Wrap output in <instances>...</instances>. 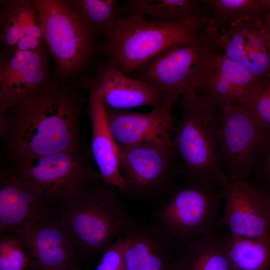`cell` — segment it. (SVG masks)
Listing matches in <instances>:
<instances>
[{"label":"cell","instance_id":"6da1fadb","mask_svg":"<svg viewBox=\"0 0 270 270\" xmlns=\"http://www.w3.org/2000/svg\"><path fill=\"white\" fill-rule=\"evenodd\" d=\"M84 98L76 90L48 80L0 114V132L16 162L84 148L79 120Z\"/></svg>","mask_w":270,"mask_h":270},{"label":"cell","instance_id":"7a4b0ae2","mask_svg":"<svg viewBox=\"0 0 270 270\" xmlns=\"http://www.w3.org/2000/svg\"><path fill=\"white\" fill-rule=\"evenodd\" d=\"M210 24L208 14L178 20L122 16L105 36L101 50L126 74L164 50L198 38Z\"/></svg>","mask_w":270,"mask_h":270},{"label":"cell","instance_id":"3957f363","mask_svg":"<svg viewBox=\"0 0 270 270\" xmlns=\"http://www.w3.org/2000/svg\"><path fill=\"white\" fill-rule=\"evenodd\" d=\"M182 98L172 142L180 159L178 174L186 182L221 186L226 177L220 158L218 106L196 92Z\"/></svg>","mask_w":270,"mask_h":270},{"label":"cell","instance_id":"277c9868","mask_svg":"<svg viewBox=\"0 0 270 270\" xmlns=\"http://www.w3.org/2000/svg\"><path fill=\"white\" fill-rule=\"evenodd\" d=\"M58 204L56 213L60 222L86 256L100 254L134 220L104 182L88 186Z\"/></svg>","mask_w":270,"mask_h":270},{"label":"cell","instance_id":"5b68a950","mask_svg":"<svg viewBox=\"0 0 270 270\" xmlns=\"http://www.w3.org/2000/svg\"><path fill=\"white\" fill-rule=\"evenodd\" d=\"M222 198L221 186L186 182L170 191L156 210L152 226L182 250L216 232Z\"/></svg>","mask_w":270,"mask_h":270},{"label":"cell","instance_id":"8992f818","mask_svg":"<svg viewBox=\"0 0 270 270\" xmlns=\"http://www.w3.org/2000/svg\"><path fill=\"white\" fill-rule=\"evenodd\" d=\"M91 156L84 148L60 152L18 162L14 170L32 192L48 204H60L88 186L103 182Z\"/></svg>","mask_w":270,"mask_h":270},{"label":"cell","instance_id":"52a82bcc","mask_svg":"<svg viewBox=\"0 0 270 270\" xmlns=\"http://www.w3.org/2000/svg\"><path fill=\"white\" fill-rule=\"evenodd\" d=\"M213 50L204 32L198 38L172 46L150 58L136 70L137 78L158 90L161 106L171 112L180 96L196 92Z\"/></svg>","mask_w":270,"mask_h":270},{"label":"cell","instance_id":"ba28073f","mask_svg":"<svg viewBox=\"0 0 270 270\" xmlns=\"http://www.w3.org/2000/svg\"><path fill=\"white\" fill-rule=\"evenodd\" d=\"M33 0L46 49L58 73L70 76L88 62L94 36L66 0Z\"/></svg>","mask_w":270,"mask_h":270},{"label":"cell","instance_id":"9c48e42d","mask_svg":"<svg viewBox=\"0 0 270 270\" xmlns=\"http://www.w3.org/2000/svg\"><path fill=\"white\" fill-rule=\"evenodd\" d=\"M222 170L230 180H246L254 170L268 133L238 104L218 107Z\"/></svg>","mask_w":270,"mask_h":270},{"label":"cell","instance_id":"30bf717a","mask_svg":"<svg viewBox=\"0 0 270 270\" xmlns=\"http://www.w3.org/2000/svg\"><path fill=\"white\" fill-rule=\"evenodd\" d=\"M118 148L120 168L128 194L151 198L170 190L180 169L172 144L118 145Z\"/></svg>","mask_w":270,"mask_h":270},{"label":"cell","instance_id":"8fae6325","mask_svg":"<svg viewBox=\"0 0 270 270\" xmlns=\"http://www.w3.org/2000/svg\"><path fill=\"white\" fill-rule=\"evenodd\" d=\"M262 16L208 28L214 49L258 78L270 76V42Z\"/></svg>","mask_w":270,"mask_h":270},{"label":"cell","instance_id":"7c38bea8","mask_svg":"<svg viewBox=\"0 0 270 270\" xmlns=\"http://www.w3.org/2000/svg\"><path fill=\"white\" fill-rule=\"evenodd\" d=\"M220 224L231 234L270 240V208L264 193L246 180L226 178Z\"/></svg>","mask_w":270,"mask_h":270},{"label":"cell","instance_id":"4fadbf2b","mask_svg":"<svg viewBox=\"0 0 270 270\" xmlns=\"http://www.w3.org/2000/svg\"><path fill=\"white\" fill-rule=\"evenodd\" d=\"M14 233L29 254L26 270H60L75 265L78 250L56 212Z\"/></svg>","mask_w":270,"mask_h":270},{"label":"cell","instance_id":"5bb4252c","mask_svg":"<svg viewBox=\"0 0 270 270\" xmlns=\"http://www.w3.org/2000/svg\"><path fill=\"white\" fill-rule=\"evenodd\" d=\"M46 50H4L0 58V114L48 81Z\"/></svg>","mask_w":270,"mask_h":270},{"label":"cell","instance_id":"9a60e30c","mask_svg":"<svg viewBox=\"0 0 270 270\" xmlns=\"http://www.w3.org/2000/svg\"><path fill=\"white\" fill-rule=\"evenodd\" d=\"M106 110L109 130L118 146L172 142L177 120L160 105L146 113L107 108Z\"/></svg>","mask_w":270,"mask_h":270},{"label":"cell","instance_id":"2e32d148","mask_svg":"<svg viewBox=\"0 0 270 270\" xmlns=\"http://www.w3.org/2000/svg\"><path fill=\"white\" fill-rule=\"evenodd\" d=\"M262 78H258L214 49L206 62L196 92L217 106L240 104Z\"/></svg>","mask_w":270,"mask_h":270},{"label":"cell","instance_id":"e0dca14e","mask_svg":"<svg viewBox=\"0 0 270 270\" xmlns=\"http://www.w3.org/2000/svg\"><path fill=\"white\" fill-rule=\"evenodd\" d=\"M81 86L88 92V114L91 124L90 152L103 182L127 193L128 187L120 170L118 144L109 130L104 104L98 88L85 78Z\"/></svg>","mask_w":270,"mask_h":270},{"label":"cell","instance_id":"ac0fdd59","mask_svg":"<svg viewBox=\"0 0 270 270\" xmlns=\"http://www.w3.org/2000/svg\"><path fill=\"white\" fill-rule=\"evenodd\" d=\"M54 212L48 203L26 187L14 170H0V234L14 232Z\"/></svg>","mask_w":270,"mask_h":270},{"label":"cell","instance_id":"d6986e66","mask_svg":"<svg viewBox=\"0 0 270 270\" xmlns=\"http://www.w3.org/2000/svg\"><path fill=\"white\" fill-rule=\"evenodd\" d=\"M88 78L98 88L106 108L124 110L160 105V94L156 88L140 78L128 76L108 60L106 66H100L94 77Z\"/></svg>","mask_w":270,"mask_h":270},{"label":"cell","instance_id":"ffe728a7","mask_svg":"<svg viewBox=\"0 0 270 270\" xmlns=\"http://www.w3.org/2000/svg\"><path fill=\"white\" fill-rule=\"evenodd\" d=\"M124 270H172L173 246L154 226L134 220L122 236Z\"/></svg>","mask_w":270,"mask_h":270},{"label":"cell","instance_id":"44dd1931","mask_svg":"<svg viewBox=\"0 0 270 270\" xmlns=\"http://www.w3.org/2000/svg\"><path fill=\"white\" fill-rule=\"evenodd\" d=\"M0 40L4 50H47L33 0H0Z\"/></svg>","mask_w":270,"mask_h":270},{"label":"cell","instance_id":"7402d4cb","mask_svg":"<svg viewBox=\"0 0 270 270\" xmlns=\"http://www.w3.org/2000/svg\"><path fill=\"white\" fill-rule=\"evenodd\" d=\"M172 270H234L225 252L222 236L216 234L198 238L181 250Z\"/></svg>","mask_w":270,"mask_h":270},{"label":"cell","instance_id":"603a6c76","mask_svg":"<svg viewBox=\"0 0 270 270\" xmlns=\"http://www.w3.org/2000/svg\"><path fill=\"white\" fill-rule=\"evenodd\" d=\"M122 16L138 15L162 20H178L208 14L203 0H127L121 5Z\"/></svg>","mask_w":270,"mask_h":270},{"label":"cell","instance_id":"cb8c5ba5","mask_svg":"<svg viewBox=\"0 0 270 270\" xmlns=\"http://www.w3.org/2000/svg\"><path fill=\"white\" fill-rule=\"evenodd\" d=\"M222 236L226 256L234 270L270 269V240L228 233Z\"/></svg>","mask_w":270,"mask_h":270},{"label":"cell","instance_id":"d4e9b609","mask_svg":"<svg viewBox=\"0 0 270 270\" xmlns=\"http://www.w3.org/2000/svg\"><path fill=\"white\" fill-rule=\"evenodd\" d=\"M211 24L223 28L243 20L258 18L266 12L270 0H203Z\"/></svg>","mask_w":270,"mask_h":270},{"label":"cell","instance_id":"484cf974","mask_svg":"<svg viewBox=\"0 0 270 270\" xmlns=\"http://www.w3.org/2000/svg\"><path fill=\"white\" fill-rule=\"evenodd\" d=\"M94 36H104L122 16L121 6L117 0H68Z\"/></svg>","mask_w":270,"mask_h":270},{"label":"cell","instance_id":"4316f807","mask_svg":"<svg viewBox=\"0 0 270 270\" xmlns=\"http://www.w3.org/2000/svg\"><path fill=\"white\" fill-rule=\"evenodd\" d=\"M238 104L248 111L263 128L270 133V76L262 78Z\"/></svg>","mask_w":270,"mask_h":270},{"label":"cell","instance_id":"83f0119b","mask_svg":"<svg viewBox=\"0 0 270 270\" xmlns=\"http://www.w3.org/2000/svg\"><path fill=\"white\" fill-rule=\"evenodd\" d=\"M30 262L28 250L15 233L0 234V270H26Z\"/></svg>","mask_w":270,"mask_h":270},{"label":"cell","instance_id":"f1b7e54d","mask_svg":"<svg viewBox=\"0 0 270 270\" xmlns=\"http://www.w3.org/2000/svg\"><path fill=\"white\" fill-rule=\"evenodd\" d=\"M124 239L118 238L100 254L94 270H124Z\"/></svg>","mask_w":270,"mask_h":270},{"label":"cell","instance_id":"f546056e","mask_svg":"<svg viewBox=\"0 0 270 270\" xmlns=\"http://www.w3.org/2000/svg\"><path fill=\"white\" fill-rule=\"evenodd\" d=\"M253 174L258 182L270 185V133L258 160Z\"/></svg>","mask_w":270,"mask_h":270},{"label":"cell","instance_id":"4dcf8cb0","mask_svg":"<svg viewBox=\"0 0 270 270\" xmlns=\"http://www.w3.org/2000/svg\"><path fill=\"white\" fill-rule=\"evenodd\" d=\"M264 27L270 42V6L266 12L262 16Z\"/></svg>","mask_w":270,"mask_h":270},{"label":"cell","instance_id":"1f68e13d","mask_svg":"<svg viewBox=\"0 0 270 270\" xmlns=\"http://www.w3.org/2000/svg\"><path fill=\"white\" fill-rule=\"evenodd\" d=\"M258 187L264 193L268 199L270 208V185L264 186L263 187Z\"/></svg>","mask_w":270,"mask_h":270},{"label":"cell","instance_id":"d6a6232c","mask_svg":"<svg viewBox=\"0 0 270 270\" xmlns=\"http://www.w3.org/2000/svg\"><path fill=\"white\" fill-rule=\"evenodd\" d=\"M80 270V269H79V268H78V267L75 264V265H74V266H71V267H70V268H63V269H62V270Z\"/></svg>","mask_w":270,"mask_h":270},{"label":"cell","instance_id":"836d02e7","mask_svg":"<svg viewBox=\"0 0 270 270\" xmlns=\"http://www.w3.org/2000/svg\"></svg>","mask_w":270,"mask_h":270}]
</instances>
